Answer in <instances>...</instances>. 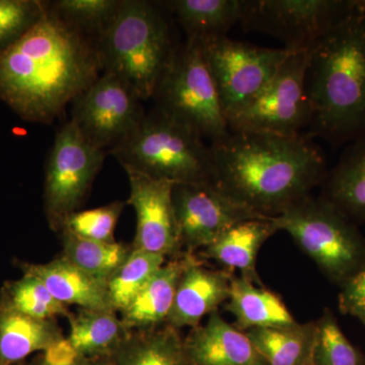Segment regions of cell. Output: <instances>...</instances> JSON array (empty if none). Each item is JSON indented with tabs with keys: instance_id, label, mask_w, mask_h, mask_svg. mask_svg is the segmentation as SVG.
Instances as JSON below:
<instances>
[{
	"instance_id": "obj_1",
	"label": "cell",
	"mask_w": 365,
	"mask_h": 365,
	"mask_svg": "<svg viewBox=\"0 0 365 365\" xmlns=\"http://www.w3.org/2000/svg\"><path fill=\"white\" fill-rule=\"evenodd\" d=\"M102 73L97 40L48 6L39 23L0 51V102L25 121L51 124Z\"/></svg>"
},
{
	"instance_id": "obj_2",
	"label": "cell",
	"mask_w": 365,
	"mask_h": 365,
	"mask_svg": "<svg viewBox=\"0 0 365 365\" xmlns=\"http://www.w3.org/2000/svg\"><path fill=\"white\" fill-rule=\"evenodd\" d=\"M215 184L235 200L265 217L281 215L323 184V150L307 135L230 131L211 143Z\"/></svg>"
},
{
	"instance_id": "obj_3",
	"label": "cell",
	"mask_w": 365,
	"mask_h": 365,
	"mask_svg": "<svg viewBox=\"0 0 365 365\" xmlns=\"http://www.w3.org/2000/svg\"><path fill=\"white\" fill-rule=\"evenodd\" d=\"M307 136L333 145L365 136V1L309 50Z\"/></svg>"
},
{
	"instance_id": "obj_4",
	"label": "cell",
	"mask_w": 365,
	"mask_h": 365,
	"mask_svg": "<svg viewBox=\"0 0 365 365\" xmlns=\"http://www.w3.org/2000/svg\"><path fill=\"white\" fill-rule=\"evenodd\" d=\"M160 2L121 0L97 38L103 72L114 74L141 101L153 98L179 44Z\"/></svg>"
},
{
	"instance_id": "obj_5",
	"label": "cell",
	"mask_w": 365,
	"mask_h": 365,
	"mask_svg": "<svg viewBox=\"0 0 365 365\" xmlns=\"http://www.w3.org/2000/svg\"><path fill=\"white\" fill-rule=\"evenodd\" d=\"M110 153L126 172L175 185L215 182L212 151L203 137L157 107Z\"/></svg>"
},
{
	"instance_id": "obj_6",
	"label": "cell",
	"mask_w": 365,
	"mask_h": 365,
	"mask_svg": "<svg viewBox=\"0 0 365 365\" xmlns=\"http://www.w3.org/2000/svg\"><path fill=\"white\" fill-rule=\"evenodd\" d=\"M334 282L345 284L365 268V240L348 218L309 195L272 218Z\"/></svg>"
},
{
	"instance_id": "obj_7",
	"label": "cell",
	"mask_w": 365,
	"mask_h": 365,
	"mask_svg": "<svg viewBox=\"0 0 365 365\" xmlns=\"http://www.w3.org/2000/svg\"><path fill=\"white\" fill-rule=\"evenodd\" d=\"M153 98L158 109L211 143L230 134L215 78L198 41L187 39L178 46Z\"/></svg>"
},
{
	"instance_id": "obj_8",
	"label": "cell",
	"mask_w": 365,
	"mask_h": 365,
	"mask_svg": "<svg viewBox=\"0 0 365 365\" xmlns=\"http://www.w3.org/2000/svg\"><path fill=\"white\" fill-rule=\"evenodd\" d=\"M107 151L88 143L69 120L55 136L45 168L44 209L48 225L61 232L78 211L102 169Z\"/></svg>"
},
{
	"instance_id": "obj_9",
	"label": "cell",
	"mask_w": 365,
	"mask_h": 365,
	"mask_svg": "<svg viewBox=\"0 0 365 365\" xmlns=\"http://www.w3.org/2000/svg\"><path fill=\"white\" fill-rule=\"evenodd\" d=\"M309 51L294 52L260 93L227 119L230 131L297 136L309 127L306 76Z\"/></svg>"
},
{
	"instance_id": "obj_10",
	"label": "cell",
	"mask_w": 365,
	"mask_h": 365,
	"mask_svg": "<svg viewBox=\"0 0 365 365\" xmlns=\"http://www.w3.org/2000/svg\"><path fill=\"white\" fill-rule=\"evenodd\" d=\"M359 0H245L241 24L268 34L290 52L309 51Z\"/></svg>"
},
{
	"instance_id": "obj_11",
	"label": "cell",
	"mask_w": 365,
	"mask_h": 365,
	"mask_svg": "<svg viewBox=\"0 0 365 365\" xmlns=\"http://www.w3.org/2000/svg\"><path fill=\"white\" fill-rule=\"evenodd\" d=\"M199 42V41H198ZM227 120L253 100L294 52L259 47L227 36L200 41Z\"/></svg>"
},
{
	"instance_id": "obj_12",
	"label": "cell",
	"mask_w": 365,
	"mask_h": 365,
	"mask_svg": "<svg viewBox=\"0 0 365 365\" xmlns=\"http://www.w3.org/2000/svg\"><path fill=\"white\" fill-rule=\"evenodd\" d=\"M72 104L71 121L88 143L106 151L126 140L146 114L140 98L108 72H103Z\"/></svg>"
},
{
	"instance_id": "obj_13",
	"label": "cell",
	"mask_w": 365,
	"mask_h": 365,
	"mask_svg": "<svg viewBox=\"0 0 365 365\" xmlns=\"http://www.w3.org/2000/svg\"><path fill=\"white\" fill-rule=\"evenodd\" d=\"M173 202L182 253L206 248L237 223L269 218L235 200L215 182L176 184Z\"/></svg>"
},
{
	"instance_id": "obj_14",
	"label": "cell",
	"mask_w": 365,
	"mask_h": 365,
	"mask_svg": "<svg viewBox=\"0 0 365 365\" xmlns=\"http://www.w3.org/2000/svg\"><path fill=\"white\" fill-rule=\"evenodd\" d=\"M137 225L132 248L175 259L182 253L173 189L174 182L127 170Z\"/></svg>"
},
{
	"instance_id": "obj_15",
	"label": "cell",
	"mask_w": 365,
	"mask_h": 365,
	"mask_svg": "<svg viewBox=\"0 0 365 365\" xmlns=\"http://www.w3.org/2000/svg\"><path fill=\"white\" fill-rule=\"evenodd\" d=\"M232 274L211 270L203 265L194 254L188 253L186 266L178 281L174 302L167 324L173 328H195L206 314L230 297Z\"/></svg>"
},
{
	"instance_id": "obj_16",
	"label": "cell",
	"mask_w": 365,
	"mask_h": 365,
	"mask_svg": "<svg viewBox=\"0 0 365 365\" xmlns=\"http://www.w3.org/2000/svg\"><path fill=\"white\" fill-rule=\"evenodd\" d=\"M185 346L194 365H267L246 333L230 325L217 311L192 329Z\"/></svg>"
},
{
	"instance_id": "obj_17",
	"label": "cell",
	"mask_w": 365,
	"mask_h": 365,
	"mask_svg": "<svg viewBox=\"0 0 365 365\" xmlns=\"http://www.w3.org/2000/svg\"><path fill=\"white\" fill-rule=\"evenodd\" d=\"M16 266L23 274H30L42 281L50 294L67 307L115 311L107 283L76 267L62 255L45 264L16 260Z\"/></svg>"
},
{
	"instance_id": "obj_18",
	"label": "cell",
	"mask_w": 365,
	"mask_h": 365,
	"mask_svg": "<svg viewBox=\"0 0 365 365\" xmlns=\"http://www.w3.org/2000/svg\"><path fill=\"white\" fill-rule=\"evenodd\" d=\"M276 232L272 218L246 220L230 227L204 248L201 255L225 267L241 271L242 278L263 287L256 270L257 256L264 242Z\"/></svg>"
},
{
	"instance_id": "obj_19",
	"label": "cell",
	"mask_w": 365,
	"mask_h": 365,
	"mask_svg": "<svg viewBox=\"0 0 365 365\" xmlns=\"http://www.w3.org/2000/svg\"><path fill=\"white\" fill-rule=\"evenodd\" d=\"M188 253L182 254L158 269L122 312L121 321L129 331H143L167 323L174 302L178 281L186 266Z\"/></svg>"
},
{
	"instance_id": "obj_20",
	"label": "cell",
	"mask_w": 365,
	"mask_h": 365,
	"mask_svg": "<svg viewBox=\"0 0 365 365\" xmlns=\"http://www.w3.org/2000/svg\"><path fill=\"white\" fill-rule=\"evenodd\" d=\"M321 198L350 222H365V136L352 141L329 170Z\"/></svg>"
},
{
	"instance_id": "obj_21",
	"label": "cell",
	"mask_w": 365,
	"mask_h": 365,
	"mask_svg": "<svg viewBox=\"0 0 365 365\" xmlns=\"http://www.w3.org/2000/svg\"><path fill=\"white\" fill-rule=\"evenodd\" d=\"M64 338L57 319L32 318L0 307V365L21 364Z\"/></svg>"
},
{
	"instance_id": "obj_22",
	"label": "cell",
	"mask_w": 365,
	"mask_h": 365,
	"mask_svg": "<svg viewBox=\"0 0 365 365\" xmlns=\"http://www.w3.org/2000/svg\"><path fill=\"white\" fill-rule=\"evenodd\" d=\"M176 19L187 39L203 41L227 36L228 31L241 23L245 0H168L160 1Z\"/></svg>"
},
{
	"instance_id": "obj_23",
	"label": "cell",
	"mask_w": 365,
	"mask_h": 365,
	"mask_svg": "<svg viewBox=\"0 0 365 365\" xmlns=\"http://www.w3.org/2000/svg\"><path fill=\"white\" fill-rule=\"evenodd\" d=\"M113 365H194L180 330L167 323L132 331L112 355Z\"/></svg>"
},
{
	"instance_id": "obj_24",
	"label": "cell",
	"mask_w": 365,
	"mask_h": 365,
	"mask_svg": "<svg viewBox=\"0 0 365 365\" xmlns=\"http://www.w3.org/2000/svg\"><path fill=\"white\" fill-rule=\"evenodd\" d=\"M225 309L235 317L237 328L246 331L297 323L282 300L263 287L232 276Z\"/></svg>"
},
{
	"instance_id": "obj_25",
	"label": "cell",
	"mask_w": 365,
	"mask_h": 365,
	"mask_svg": "<svg viewBox=\"0 0 365 365\" xmlns=\"http://www.w3.org/2000/svg\"><path fill=\"white\" fill-rule=\"evenodd\" d=\"M69 342L83 357H108L128 338L129 331L115 311L83 309L68 317Z\"/></svg>"
},
{
	"instance_id": "obj_26",
	"label": "cell",
	"mask_w": 365,
	"mask_h": 365,
	"mask_svg": "<svg viewBox=\"0 0 365 365\" xmlns=\"http://www.w3.org/2000/svg\"><path fill=\"white\" fill-rule=\"evenodd\" d=\"M267 365H312L316 322L246 331Z\"/></svg>"
},
{
	"instance_id": "obj_27",
	"label": "cell",
	"mask_w": 365,
	"mask_h": 365,
	"mask_svg": "<svg viewBox=\"0 0 365 365\" xmlns=\"http://www.w3.org/2000/svg\"><path fill=\"white\" fill-rule=\"evenodd\" d=\"M62 256L93 277L107 283L123 265L132 251L131 245L90 241L67 230L60 232Z\"/></svg>"
},
{
	"instance_id": "obj_28",
	"label": "cell",
	"mask_w": 365,
	"mask_h": 365,
	"mask_svg": "<svg viewBox=\"0 0 365 365\" xmlns=\"http://www.w3.org/2000/svg\"><path fill=\"white\" fill-rule=\"evenodd\" d=\"M0 307L42 319L68 318L71 314L68 307L50 294L42 281L30 274L4 283L0 289Z\"/></svg>"
},
{
	"instance_id": "obj_29",
	"label": "cell",
	"mask_w": 365,
	"mask_h": 365,
	"mask_svg": "<svg viewBox=\"0 0 365 365\" xmlns=\"http://www.w3.org/2000/svg\"><path fill=\"white\" fill-rule=\"evenodd\" d=\"M165 262L167 258L160 255L132 248L123 265L107 282L113 309L122 313Z\"/></svg>"
},
{
	"instance_id": "obj_30",
	"label": "cell",
	"mask_w": 365,
	"mask_h": 365,
	"mask_svg": "<svg viewBox=\"0 0 365 365\" xmlns=\"http://www.w3.org/2000/svg\"><path fill=\"white\" fill-rule=\"evenodd\" d=\"M121 0H56L50 9L61 20L97 40L119 9Z\"/></svg>"
},
{
	"instance_id": "obj_31",
	"label": "cell",
	"mask_w": 365,
	"mask_h": 365,
	"mask_svg": "<svg viewBox=\"0 0 365 365\" xmlns=\"http://www.w3.org/2000/svg\"><path fill=\"white\" fill-rule=\"evenodd\" d=\"M312 365H365L361 353L346 337L329 309L316 322Z\"/></svg>"
},
{
	"instance_id": "obj_32",
	"label": "cell",
	"mask_w": 365,
	"mask_h": 365,
	"mask_svg": "<svg viewBox=\"0 0 365 365\" xmlns=\"http://www.w3.org/2000/svg\"><path fill=\"white\" fill-rule=\"evenodd\" d=\"M49 1L0 0V51L28 33L47 14Z\"/></svg>"
},
{
	"instance_id": "obj_33",
	"label": "cell",
	"mask_w": 365,
	"mask_h": 365,
	"mask_svg": "<svg viewBox=\"0 0 365 365\" xmlns=\"http://www.w3.org/2000/svg\"><path fill=\"white\" fill-rule=\"evenodd\" d=\"M124 207V202L115 201L90 210L76 211L67 217L61 230L90 241L116 242L115 228Z\"/></svg>"
},
{
	"instance_id": "obj_34",
	"label": "cell",
	"mask_w": 365,
	"mask_h": 365,
	"mask_svg": "<svg viewBox=\"0 0 365 365\" xmlns=\"http://www.w3.org/2000/svg\"><path fill=\"white\" fill-rule=\"evenodd\" d=\"M339 309L344 314H356L365 309V268L355 274L339 294Z\"/></svg>"
},
{
	"instance_id": "obj_35",
	"label": "cell",
	"mask_w": 365,
	"mask_h": 365,
	"mask_svg": "<svg viewBox=\"0 0 365 365\" xmlns=\"http://www.w3.org/2000/svg\"><path fill=\"white\" fill-rule=\"evenodd\" d=\"M41 357L48 365H73L83 356L64 338L41 353Z\"/></svg>"
},
{
	"instance_id": "obj_36",
	"label": "cell",
	"mask_w": 365,
	"mask_h": 365,
	"mask_svg": "<svg viewBox=\"0 0 365 365\" xmlns=\"http://www.w3.org/2000/svg\"><path fill=\"white\" fill-rule=\"evenodd\" d=\"M31 365H48L46 364L44 360L41 357V354L37 355L30 362ZM73 365H113L111 359L108 357H93V359H88V357H81V359Z\"/></svg>"
},
{
	"instance_id": "obj_37",
	"label": "cell",
	"mask_w": 365,
	"mask_h": 365,
	"mask_svg": "<svg viewBox=\"0 0 365 365\" xmlns=\"http://www.w3.org/2000/svg\"><path fill=\"white\" fill-rule=\"evenodd\" d=\"M353 316L356 317V318L359 319L365 327V309L364 311L357 312V313L353 314Z\"/></svg>"
},
{
	"instance_id": "obj_38",
	"label": "cell",
	"mask_w": 365,
	"mask_h": 365,
	"mask_svg": "<svg viewBox=\"0 0 365 365\" xmlns=\"http://www.w3.org/2000/svg\"><path fill=\"white\" fill-rule=\"evenodd\" d=\"M16 365H31V364H30V362L24 361V362H21V364H18Z\"/></svg>"
}]
</instances>
